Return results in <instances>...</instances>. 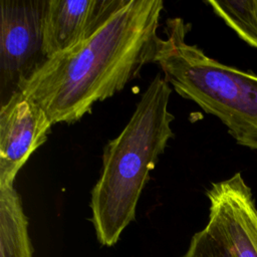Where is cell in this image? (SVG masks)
Listing matches in <instances>:
<instances>
[{"mask_svg": "<svg viewBox=\"0 0 257 257\" xmlns=\"http://www.w3.org/2000/svg\"><path fill=\"white\" fill-rule=\"evenodd\" d=\"M126 0H48L43 20L47 59L85 41L99 30Z\"/></svg>", "mask_w": 257, "mask_h": 257, "instance_id": "cell-7", "label": "cell"}, {"mask_svg": "<svg viewBox=\"0 0 257 257\" xmlns=\"http://www.w3.org/2000/svg\"><path fill=\"white\" fill-rule=\"evenodd\" d=\"M0 257H32L27 217L14 187L0 189Z\"/></svg>", "mask_w": 257, "mask_h": 257, "instance_id": "cell-8", "label": "cell"}, {"mask_svg": "<svg viewBox=\"0 0 257 257\" xmlns=\"http://www.w3.org/2000/svg\"><path fill=\"white\" fill-rule=\"evenodd\" d=\"M171 92L170 84L157 74L125 126L103 149L100 176L90 196L91 221L101 245H114L134 221L150 172L174 137Z\"/></svg>", "mask_w": 257, "mask_h": 257, "instance_id": "cell-2", "label": "cell"}, {"mask_svg": "<svg viewBox=\"0 0 257 257\" xmlns=\"http://www.w3.org/2000/svg\"><path fill=\"white\" fill-rule=\"evenodd\" d=\"M187 24L171 18L156 63L184 98L218 117L240 146L257 152V75L219 62L186 41Z\"/></svg>", "mask_w": 257, "mask_h": 257, "instance_id": "cell-3", "label": "cell"}, {"mask_svg": "<svg viewBox=\"0 0 257 257\" xmlns=\"http://www.w3.org/2000/svg\"><path fill=\"white\" fill-rule=\"evenodd\" d=\"M162 0H126L93 35L47 59L21 86L51 122L72 123L155 62Z\"/></svg>", "mask_w": 257, "mask_h": 257, "instance_id": "cell-1", "label": "cell"}, {"mask_svg": "<svg viewBox=\"0 0 257 257\" xmlns=\"http://www.w3.org/2000/svg\"><path fill=\"white\" fill-rule=\"evenodd\" d=\"M206 227L229 249L233 257H257V206L241 173L213 183Z\"/></svg>", "mask_w": 257, "mask_h": 257, "instance_id": "cell-5", "label": "cell"}, {"mask_svg": "<svg viewBox=\"0 0 257 257\" xmlns=\"http://www.w3.org/2000/svg\"><path fill=\"white\" fill-rule=\"evenodd\" d=\"M183 257H233L224 243L206 226L191 239Z\"/></svg>", "mask_w": 257, "mask_h": 257, "instance_id": "cell-9", "label": "cell"}, {"mask_svg": "<svg viewBox=\"0 0 257 257\" xmlns=\"http://www.w3.org/2000/svg\"><path fill=\"white\" fill-rule=\"evenodd\" d=\"M53 123L45 110L22 90L0 106V189L14 187L18 172L42 146Z\"/></svg>", "mask_w": 257, "mask_h": 257, "instance_id": "cell-6", "label": "cell"}, {"mask_svg": "<svg viewBox=\"0 0 257 257\" xmlns=\"http://www.w3.org/2000/svg\"><path fill=\"white\" fill-rule=\"evenodd\" d=\"M255 4H256V15H257V0H255ZM254 48H256V49H257V38H256V42H255Z\"/></svg>", "mask_w": 257, "mask_h": 257, "instance_id": "cell-10", "label": "cell"}, {"mask_svg": "<svg viewBox=\"0 0 257 257\" xmlns=\"http://www.w3.org/2000/svg\"><path fill=\"white\" fill-rule=\"evenodd\" d=\"M47 1H0V104L47 60L43 49Z\"/></svg>", "mask_w": 257, "mask_h": 257, "instance_id": "cell-4", "label": "cell"}]
</instances>
